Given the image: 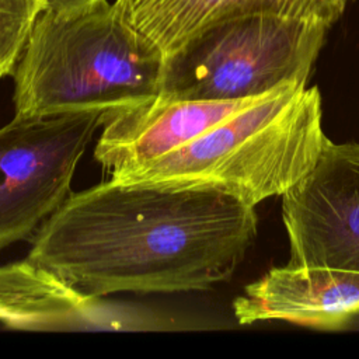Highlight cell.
I'll return each instance as SVG.
<instances>
[{
  "instance_id": "9c48e42d",
  "label": "cell",
  "mask_w": 359,
  "mask_h": 359,
  "mask_svg": "<svg viewBox=\"0 0 359 359\" xmlns=\"http://www.w3.org/2000/svg\"><path fill=\"white\" fill-rule=\"evenodd\" d=\"M240 324L279 320L338 330L359 316V271L330 266H276L234 299Z\"/></svg>"
},
{
  "instance_id": "7a4b0ae2",
  "label": "cell",
  "mask_w": 359,
  "mask_h": 359,
  "mask_svg": "<svg viewBox=\"0 0 359 359\" xmlns=\"http://www.w3.org/2000/svg\"><path fill=\"white\" fill-rule=\"evenodd\" d=\"M327 140L318 88L286 83L177 150L111 180L215 189L257 206L296 185Z\"/></svg>"
},
{
  "instance_id": "6da1fadb",
  "label": "cell",
  "mask_w": 359,
  "mask_h": 359,
  "mask_svg": "<svg viewBox=\"0 0 359 359\" xmlns=\"http://www.w3.org/2000/svg\"><path fill=\"white\" fill-rule=\"evenodd\" d=\"M257 230L255 206L227 194L109 180L72 192L27 258L95 296L196 292L231 278Z\"/></svg>"
},
{
  "instance_id": "7c38bea8",
  "label": "cell",
  "mask_w": 359,
  "mask_h": 359,
  "mask_svg": "<svg viewBox=\"0 0 359 359\" xmlns=\"http://www.w3.org/2000/svg\"><path fill=\"white\" fill-rule=\"evenodd\" d=\"M46 10L62 15L73 17L93 10L102 0H45Z\"/></svg>"
},
{
  "instance_id": "ba28073f",
  "label": "cell",
  "mask_w": 359,
  "mask_h": 359,
  "mask_svg": "<svg viewBox=\"0 0 359 359\" xmlns=\"http://www.w3.org/2000/svg\"><path fill=\"white\" fill-rule=\"evenodd\" d=\"M259 97L213 101L158 94L114 111L102 125L94 160L111 175L135 170L187 144Z\"/></svg>"
},
{
  "instance_id": "5b68a950",
  "label": "cell",
  "mask_w": 359,
  "mask_h": 359,
  "mask_svg": "<svg viewBox=\"0 0 359 359\" xmlns=\"http://www.w3.org/2000/svg\"><path fill=\"white\" fill-rule=\"evenodd\" d=\"M109 114L14 115L0 128V251L32 238L67 199L76 167Z\"/></svg>"
},
{
  "instance_id": "8992f818",
  "label": "cell",
  "mask_w": 359,
  "mask_h": 359,
  "mask_svg": "<svg viewBox=\"0 0 359 359\" xmlns=\"http://www.w3.org/2000/svg\"><path fill=\"white\" fill-rule=\"evenodd\" d=\"M289 265L359 271V143L327 140L314 167L282 195Z\"/></svg>"
},
{
  "instance_id": "52a82bcc",
  "label": "cell",
  "mask_w": 359,
  "mask_h": 359,
  "mask_svg": "<svg viewBox=\"0 0 359 359\" xmlns=\"http://www.w3.org/2000/svg\"><path fill=\"white\" fill-rule=\"evenodd\" d=\"M0 325L21 331H158L174 321L154 310L80 290L28 258L0 266Z\"/></svg>"
},
{
  "instance_id": "4fadbf2b",
  "label": "cell",
  "mask_w": 359,
  "mask_h": 359,
  "mask_svg": "<svg viewBox=\"0 0 359 359\" xmlns=\"http://www.w3.org/2000/svg\"><path fill=\"white\" fill-rule=\"evenodd\" d=\"M339 1H341V3H344V4H345V6H346V4H348V3H349V1H351V0H339Z\"/></svg>"
},
{
  "instance_id": "277c9868",
  "label": "cell",
  "mask_w": 359,
  "mask_h": 359,
  "mask_svg": "<svg viewBox=\"0 0 359 359\" xmlns=\"http://www.w3.org/2000/svg\"><path fill=\"white\" fill-rule=\"evenodd\" d=\"M331 25L268 11L226 15L165 62L160 94L230 101L307 84Z\"/></svg>"
},
{
  "instance_id": "30bf717a",
  "label": "cell",
  "mask_w": 359,
  "mask_h": 359,
  "mask_svg": "<svg viewBox=\"0 0 359 359\" xmlns=\"http://www.w3.org/2000/svg\"><path fill=\"white\" fill-rule=\"evenodd\" d=\"M125 21L167 62L212 22L243 11H268L332 25L339 0H118Z\"/></svg>"
},
{
  "instance_id": "3957f363",
  "label": "cell",
  "mask_w": 359,
  "mask_h": 359,
  "mask_svg": "<svg viewBox=\"0 0 359 359\" xmlns=\"http://www.w3.org/2000/svg\"><path fill=\"white\" fill-rule=\"evenodd\" d=\"M164 70L163 56L125 21L118 0L73 17L45 10L13 73L14 111L114 112L158 95Z\"/></svg>"
},
{
  "instance_id": "8fae6325",
  "label": "cell",
  "mask_w": 359,
  "mask_h": 359,
  "mask_svg": "<svg viewBox=\"0 0 359 359\" xmlns=\"http://www.w3.org/2000/svg\"><path fill=\"white\" fill-rule=\"evenodd\" d=\"M45 0H0V77L14 73Z\"/></svg>"
}]
</instances>
